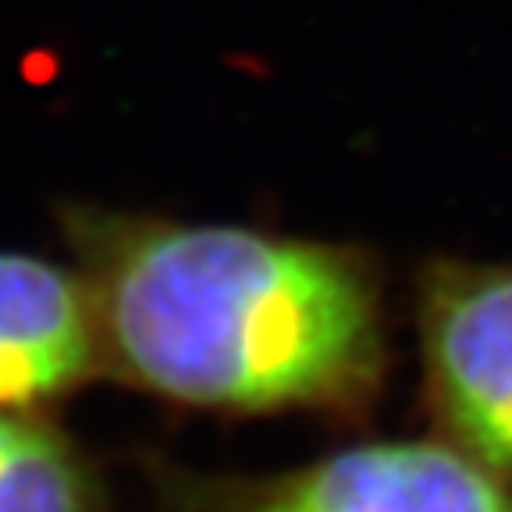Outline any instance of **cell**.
I'll list each match as a JSON object with an SVG mask.
<instances>
[{
    "instance_id": "6da1fadb",
    "label": "cell",
    "mask_w": 512,
    "mask_h": 512,
    "mask_svg": "<svg viewBox=\"0 0 512 512\" xmlns=\"http://www.w3.org/2000/svg\"><path fill=\"white\" fill-rule=\"evenodd\" d=\"M107 374L224 416L363 420L388 381L384 271L352 242L57 203Z\"/></svg>"
},
{
    "instance_id": "277c9868",
    "label": "cell",
    "mask_w": 512,
    "mask_h": 512,
    "mask_svg": "<svg viewBox=\"0 0 512 512\" xmlns=\"http://www.w3.org/2000/svg\"><path fill=\"white\" fill-rule=\"evenodd\" d=\"M100 374V317L79 267L0 249V409L50 413Z\"/></svg>"
},
{
    "instance_id": "7a4b0ae2",
    "label": "cell",
    "mask_w": 512,
    "mask_h": 512,
    "mask_svg": "<svg viewBox=\"0 0 512 512\" xmlns=\"http://www.w3.org/2000/svg\"><path fill=\"white\" fill-rule=\"evenodd\" d=\"M150 512H512V473L441 434L360 441L281 473L150 463Z\"/></svg>"
},
{
    "instance_id": "5b68a950",
    "label": "cell",
    "mask_w": 512,
    "mask_h": 512,
    "mask_svg": "<svg viewBox=\"0 0 512 512\" xmlns=\"http://www.w3.org/2000/svg\"><path fill=\"white\" fill-rule=\"evenodd\" d=\"M0 512H111V498L54 416L0 409Z\"/></svg>"
},
{
    "instance_id": "3957f363",
    "label": "cell",
    "mask_w": 512,
    "mask_h": 512,
    "mask_svg": "<svg viewBox=\"0 0 512 512\" xmlns=\"http://www.w3.org/2000/svg\"><path fill=\"white\" fill-rule=\"evenodd\" d=\"M413 328L434 431L512 473V260L427 256Z\"/></svg>"
}]
</instances>
